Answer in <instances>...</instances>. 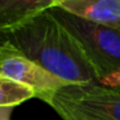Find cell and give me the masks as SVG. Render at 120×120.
Returning <instances> with one entry per match:
<instances>
[{"mask_svg": "<svg viewBox=\"0 0 120 120\" xmlns=\"http://www.w3.org/2000/svg\"><path fill=\"white\" fill-rule=\"evenodd\" d=\"M8 40L65 84L98 83V76L71 32L48 11L7 32Z\"/></svg>", "mask_w": 120, "mask_h": 120, "instance_id": "1", "label": "cell"}, {"mask_svg": "<svg viewBox=\"0 0 120 120\" xmlns=\"http://www.w3.org/2000/svg\"><path fill=\"white\" fill-rule=\"evenodd\" d=\"M49 106L63 120H120V88L99 83L66 84L56 92Z\"/></svg>", "mask_w": 120, "mask_h": 120, "instance_id": "2", "label": "cell"}, {"mask_svg": "<svg viewBox=\"0 0 120 120\" xmlns=\"http://www.w3.org/2000/svg\"><path fill=\"white\" fill-rule=\"evenodd\" d=\"M49 12L78 40L98 80L120 68V29L84 21L56 7H52Z\"/></svg>", "mask_w": 120, "mask_h": 120, "instance_id": "3", "label": "cell"}, {"mask_svg": "<svg viewBox=\"0 0 120 120\" xmlns=\"http://www.w3.org/2000/svg\"><path fill=\"white\" fill-rule=\"evenodd\" d=\"M0 72L29 86L34 90L35 97L48 105L56 92L66 85L62 80L23 56L9 40L0 48Z\"/></svg>", "mask_w": 120, "mask_h": 120, "instance_id": "4", "label": "cell"}, {"mask_svg": "<svg viewBox=\"0 0 120 120\" xmlns=\"http://www.w3.org/2000/svg\"><path fill=\"white\" fill-rule=\"evenodd\" d=\"M53 7L92 23L120 29V0H56Z\"/></svg>", "mask_w": 120, "mask_h": 120, "instance_id": "5", "label": "cell"}, {"mask_svg": "<svg viewBox=\"0 0 120 120\" xmlns=\"http://www.w3.org/2000/svg\"><path fill=\"white\" fill-rule=\"evenodd\" d=\"M56 0H0V30L7 32L50 9Z\"/></svg>", "mask_w": 120, "mask_h": 120, "instance_id": "6", "label": "cell"}, {"mask_svg": "<svg viewBox=\"0 0 120 120\" xmlns=\"http://www.w3.org/2000/svg\"><path fill=\"white\" fill-rule=\"evenodd\" d=\"M35 97V93L29 86L17 83L13 79L0 72V109L18 106L22 102Z\"/></svg>", "mask_w": 120, "mask_h": 120, "instance_id": "7", "label": "cell"}, {"mask_svg": "<svg viewBox=\"0 0 120 120\" xmlns=\"http://www.w3.org/2000/svg\"><path fill=\"white\" fill-rule=\"evenodd\" d=\"M99 84L103 86H109V88H120V68L103 76L99 80Z\"/></svg>", "mask_w": 120, "mask_h": 120, "instance_id": "8", "label": "cell"}, {"mask_svg": "<svg viewBox=\"0 0 120 120\" xmlns=\"http://www.w3.org/2000/svg\"><path fill=\"white\" fill-rule=\"evenodd\" d=\"M12 111H13L12 107H3V109H0V120H11Z\"/></svg>", "mask_w": 120, "mask_h": 120, "instance_id": "9", "label": "cell"}, {"mask_svg": "<svg viewBox=\"0 0 120 120\" xmlns=\"http://www.w3.org/2000/svg\"><path fill=\"white\" fill-rule=\"evenodd\" d=\"M7 41H8V36H7V34L4 31H1V30H0V48L3 47Z\"/></svg>", "mask_w": 120, "mask_h": 120, "instance_id": "10", "label": "cell"}]
</instances>
